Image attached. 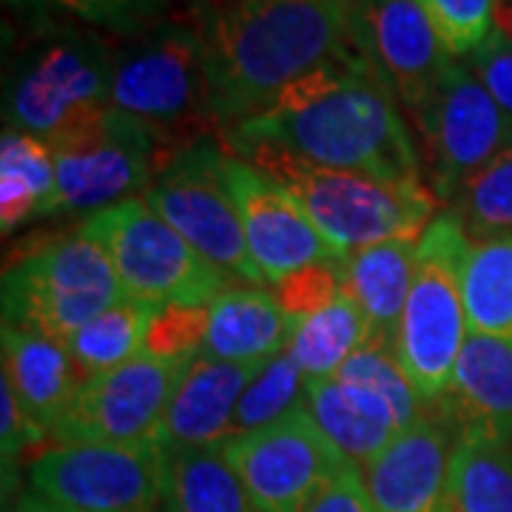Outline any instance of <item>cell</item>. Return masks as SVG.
Listing matches in <instances>:
<instances>
[{
  "label": "cell",
  "mask_w": 512,
  "mask_h": 512,
  "mask_svg": "<svg viewBox=\"0 0 512 512\" xmlns=\"http://www.w3.org/2000/svg\"><path fill=\"white\" fill-rule=\"evenodd\" d=\"M222 143H259L325 168L359 171L390 183H421L419 148L399 100L356 55L350 40L268 106L228 128Z\"/></svg>",
  "instance_id": "cell-1"
},
{
  "label": "cell",
  "mask_w": 512,
  "mask_h": 512,
  "mask_svg": "<svg viewBox=\"0 0 512 512\" xmlns=\"http://www.w3.org/2000/svg\"><path fill=\"white\" fill-rule=\"evenodd\" d=\"M356 0H214L200 3L208 106L225 134L293 80L342 52Z\"/></svg>",
  "instance_id": "cell-2"
},
{
  "label": "cell",
  "mask_w": 512,
  "mask_h": 512,
  "mask_svg": "<svg viewBox=\"0 0 512 512\" xmlns=\"http://www.w3.org/2000/svg\"><path fill=\"white\" fill-rule=\"evenodd\" d=\"M117 43L66 20H26L3 69V123L55 146L111 109Z\"/></svg>",
  "instance_id": "cell-3"
},
{
  "label": "cell",
  "mask_w": 512,
  "mask_h": 512,
  "mask_svg": "<svg viewBox=\"0 0 512 512\" xmlns=\"http://www.w3.org/2000/svg\"><path fill=\"white\" fill-rule=\"evenodd\" d=\"M225 148L288 188L322 237L345 256L387 239L421 237L433 222L436 197L427 185L390 183L359 171L325 168L259 143Z\"/></svg>",
  "instance_id": "cell-4"
},
{
  "label": "cell",
  "mask_w": 512,
  "mask_h": 512,
  "mask_svg": "<svg viewBox=\"0 0 512 512\" xmlns=\"http://www.w3.org/2000/svg\"><path fill=\"white\" fill-rule=\"evenodd\" d=\"M111 109L143 120L174 151L217 137L197 20L163 18L117 43Z\"/></svg>",
  "instance_id": "cell-5"
},
{
  "label": "cell",
  "mask_w": 512,
  "mask_h": 512,
  "mask_svg": "<svg viewBox=\"0 0 512 512\" xmlns=\"http://www.w3.org/2000/svg\"><path fill=\"white\" fill-rule=\"evenodd\" d=\"M470 245L453 208L430 222L419 239L413 282L396 333V356L421 404H436L444 396L470 336L464 302Z\"/></svg>",
  "instance_id": "cell-6"
},
{
  "label": "cell",
  "mask_w": 512,
  "mask_h": 512,
  "mask_svg": "<svg viewBox=\"0 0 512 512\" xmlns=\"http://www.w3.org/2000/svg\"><path fill=\"white\" fill-rule=\"evenodd\" d=\"M120 299L123 285L86 225L29 248L3 274V322L55 342H66Z\"/></svg>",
  "instance_id": "cell-7"
},
{
  "label": "cell",
  "mask_w": 512,
  "mask_h": 512,
  "mask_svg": "<svg viewBox=\"0 0 512 512\" xmlns=\"http://www.w3.org/2000/svg\"><path fill=\"white\" fill-rule=\"evenodd\" d=\"M123 285V293L148 308H208L231 276L174 231L143 197L103 208L83 222Z\"/></svg>",
  "instance_id": "cell-8"
},
{
  "label": "cell",
  "mask_w": 512,
  "mask_h": 512,
  "mask_svg": "<svg viewBox=\"0 0 512 512\" xmlns=\"http://www.w3.org/2000/svg\"><path fill=\"white\" fill-rule=\"evenodd\" d=\"M55 191L43 217L103 211L131 197H143L165 163L177 154L143 120L106 109L74 128L55 146Z\"/></svg>",
  "instance_id": "cell-9"
},
{
  "label": "cell",
  "mask_w": 512,
  "mask_h": 512,
  "mask_svg": "<svg viewBox=\"0 0 512 512\" xmlns=\"http://www.w3.org/2000/svg\"><path fill=\"white\" fill-rule=\"evenodd\" d=\"M305 407L339 453L359 467L421 416L419 393L387 342H370L333 376L311 379Z\"/></svg>",
  "instance_id": "cell-10"
},
{
  "label": "cell",
  "mask_w": 512,
  "mask_h": 512,
  "mask_svg": "<svg viewBox=\"0 0 512 512\" xmlns=\"http://www.w3.org/2000/svg\"><path fill=\"white\" fill-rule=\"evenodd\" d=\"M225 160L228 151L217 137H202L165 163L143 200L231 279L265 285L225 180Z\"/></svg>",
  "instance_id": "cell-11"
},
{
  "label": "cell",
  "mask_w": 512,
  "mask_h": 512,
  "mask_svg": "<svg viewBox=\"0 0 512 512\" xmlns=\"http://www.w3.org/2000/svg\"><path fill=\"white\" fill-rule=\"evenodd\" d=\"M32 493L72 512H165V450L140 444H55L29 467Z\"/></svg>",
  "instance_id": "cell-12"
},
{
  "label": "cell",
  "mask_w": 512,
  "mask_h": 512,
  "mask_svg": "<svg viewBox=\"0 0 512 512\" xmlns=\"http://www.w3.org/2000/svg\"><path fill=\"white\" fill-rule=\"evenodd\" d=\"M222 453L262 512H305L348 464L305 402L268 427L225 441Z\"/></svg>",
  "instance_id": "cell-13"
},
{
  "label": "cell",
  "mask_w": 512,
  "mask_h": 512,
  "mask_svg": "<svg viewBox=\"0 0 512 512\" xmlns=\"http://www.w3.org/2000/svg\"><path fill=\"white\" fill-rule=\"evenodd\" d=\"M413 117L436 200H453L481 165L512 143V120L461 60H450L436 92Z\"/></svg>",
  "instance_id": "cell-14"
},
{
  "label": "cell",
  "mask_w": 512,
  "mask_h": 512,
  "mask_svg": "<svg viewBox=\"0 0 512 512\" xmlns=\"http://www.w3.org/2000/svg\"><path fill=\"white\" fill-rule=\"evenodd\" d=\"M191 362H168L143 350L126 365L86 379L49 439L57 444L157 441L168 402Z\"/></svg>",
  "instance_id": "cell-15"
},
{
  "label": "cell",
  "mask_w": 512,
  "mask_h": 512,
  "mask_svg": "<svg viewBox=\"0 0 512 512\" xmlns=\"http://www.w3.org/2000/svg\"><path fill=\"white\" fill-rule=\"evenodd\" d=\"M350 46L410 114L430 100L453 60L421 0H356Z\"/></svg>",
  "instance_id": "cell-16"
},
{
  "label": "cell",
  "mask_w": 512,
  "mask_h": 512,
  "mask_svg": "<svg viewBox=\"0 0 512 512\" xmlns=\"http://www.w3.org/2000/svg\"><path fill=\"white\" fill-rule=\"evenodd\" d=\"M225 180L245 228L248 251L268 285L316 262L348 259L322 237L316 222L288 188L231 151L225 160Z\"/></svg>",
  "instance_id": "cell-17"
},
{
  "label": "cell",
  "mask_w": 512,
  "mask_h": 512,
  "mask_svg": "<svg viewBox=\"0 0 512 512\" xmlns=\"http://www.w3.org/2000/svg\"><path fill=\"white\" fill-rule=\"evenodd\" d=\"M453 427L419 416L362 467L376 512H444Z\"/></svg>",
  "instance_id": "cell-18"
},
{
  "label": "cell",
  "mask_w": 512,
  "mask_h": 512,
  "mask_svg": "<svg viewBox=\"0 0 512 512\" xmlns=\"http://www.w3.org/2000/svg\"><path fill=\"white\" fill-rule=\"evenodd\" d=\"M441 419L456 436L512 441V345L470 333L450 384L439 399Z\"/></svg>",
  "instance_id": "cell-19"
},
{
  "label": "cell",
  "mask_w": 512,
  "mask_h": 512,
  "mask_svg": "<svg viewBox=\"0 0 512 512\" xmlns=\"http://www.w3.org/2000/svg\"><path fill=\"white\" fill-rule=\"evenodd\" d=\"M262 365H234L200 353L185 367L177 384L163 424L160 447L163 450H205L222 447L228 439L231 416L237 410L245 387L254 382Z\"/></svg>",
  "instance_id": "cell-20"
},
{
  "label": "cell",
  "mask_w": 512,
  "mask_h": 512,
  "mask_svg": "<svg viewBox=\"0 0 512 512\" xmlns=\"http://www.w3.org/2000/svg\"><path fill=\"white\" fill-rule=\"evenodd\" d=\"M299 322L262 285H237L208 305L202 353L234 365H265L291 348Z\"/></svg>",
  "instance_id": "cell-21"
},
{
  "label": "cell",
  "mask_w": 512,
  "mask_h": 512,
  "mask_svg": "<svg viewBox=\"0 0 512 512\" xmlns=\"http://www.w3.org/2000/svg\"><path fill=\"white\" fill-rule=\"evenodd\" d=\"M3 379L12 384L29 416L52 436L55 421L83 387V373L63 342L35 330L3 325Z\"/></svg>",
  "instance_id": "cell-22"
},
{
  "label": "cell",
  "mask_w": 512,
  "mask_h": 512,
  "mask_svg": "<svg viewBox=\"0 0 512 512\" xmlns=\"http://www.w3.org/2000/svg\"><path fill=\"white\" fill-rule=\"evenodd\" d=\"M421 237L387 239L353 251L342 262V293L365 313L373 342L396 348L407 293L413 282V265Z\"/></svg>",
  "instance_id": "cell-23"
},
{
  "label": "cell",
  "mask_w": 512,
  "mask_h": 512,
  "mask_svg": "<svg viewBox=\"0 0 512 512\" xmlns=\"http://www.w3.org/2000/svg\"><path fill=\"white\" fill-rule=\"evenodd\" d=\"M165 512H262L222 447L165 450Z\"/></svg>",
  "instance_id": "cell-24"
},
{
  "label": "cell",
  "mask_w": 512,
  "mask_h": 512,
  "mask_svg": "<svg viewBox=\"0 0 512 512\" xmlns=\"http://www.w3.org/2000/svg\"><path fill=\"white\" fill-rule=\"evenodd\" d=\"M444 512H512V441L456 436Z\"/></svg>",
  "instance_id": "cell-25"
},
{
  "label": "cell",
  "mask_w": 512,
  "mask_h": 512,
  "mask_svg": "<svg viewBox=\"0 0 512 512\" xmlns=\"http://www.w3.org/2000/svg\"><path fill=\"white\" fill-rule=\"evenodd\" d=\"M55 151L49 143L3 128L0 140V225L15 231L23 222L40 220L55 191Z\"/></svg>",
  "instance_id": "cell-26"
},
{
  "label": "cell",
  "mask_w": 512,
  "mask_h": 512,
  "mask_svg": "<svg viewBox=\"0 0 512 512\" xmlns=\"http://www.w3.org/2000/svg\"><path fill=\"white\" fill-rule=\"evenodd\" d=\"M154 313L157 308H148L126 296L69 336L63 345L83 379L100 376L140 356L146 348V333Z\"/></svg>",
  "instance_id": "cell-27"
},
{
  "label": "cell",
  "mask_w": 512,
  "mask_h": 512,
  "mask_svg": "<svg viewBox=\"0 0 512 512\" xmlns=\"http://www.w3.org/2000/svg\"><path fill=\"white\" fill-rule=\"evenodd\" d=\"M370 342L373 330L367 325L365 313L342 293L330 308L299 322L288 353L308 379H325Z\"/></svg>",
  "instance_id": "cell-28"
},
{
  "label": "cell",
  "mask_w": 512,
  "mask_h": 512,
  "mask_svg": "<svg viewBox=\"0 0 512 512\" xmlns=\"http://www.w3.org/2000/svg\"><path fill=\"white\" fill-rule=\"evenodd\" d=\"M470 333L512 345V239L473 242L464 265Z\"/></svg>",
  "instance_id": "cell-29"
},
{
  "label": "cell",
  "mask_w": 512,
  "mask_h": 512,
  "mask_svg": "<svg viewBox=\"0 0 512 512\" xmlns=\"http://www.w3.org/2000/svg\"><path fill=\"white\" fill-rule=\"evenodd\" d=\"M470 242L512 239V143L481 165L450 200Z\"/></svg>",
  "instance_id": "cell-30"
},
{
  "label": "cell",
  "mask_w": 512,
  "mask_h": 512,
  "mask_svg": "<svg viewBox=\"0 0 512 512\" xmlns=\"http://www.w3.org/2000/svg\"><path fill=\"white\" fill-rule=\"evenodd\" d=\"M26 20H66L103 35L134 37L160 23L171 0H6Z\"/></svg>",
  "instance_id": "cell-31"
},
{
  "label": "cell",
  "mask_w": 512,
  "mask_h": 512,
  "mask_svg": "<svg viewBox=\"0 0 512 512\" xmlns=\"http://www.w3.org/2000/svg\"><path fill=\"white\" fill-rule=\"evenodd\" d=\"M308 382L311 379L305 376L302 367L293 362L288 350L271 362H265L254 376V382L245 387L237 410L231 416V427H228V439L225 441L254 433L259 427H268L282 416H288L293 407L305 402Z\"/></svg>",
  "instance_id": "cell-32"
},
{
  "label": "cell",
  "mask_w": 512,
  "mask_h": 512,
  "mask_svg": "<svg viewBox=\"0 0 512 512\" xmlns=\"http://www.w3.org/2000/svg\"><path fill=\"white\" fill-rule=\"evenodd\" d=\"M444 52L467 60L498 26V0H421Z\"/></svg>",
  "instance_id": "cell-33"
},
{
  "label": "cell",
  "mask_w": 512,
  "mask_h": 512,
  "mask_svg": "<svg viewBox=\"0 0 512 512\" xmlns=\"http://www.w3.org/2000/svg\"><path fill=\"white\" fill-rule=\"evenodd\" d=\"M205 330H208V308L168 305L154 313L143 350L168 362H191L202 353Z\"/></svg>",
  "instance_id": "cell-34"
},
{
  "label": "cell",
  "mask_w": 512,
  "mask_h": 512,
  "mask_svg": "<svg viewBox=\"0 0 512 512\" xmlns=\"http://www.w3.org/2000/svg\"><path fill=\"white\" fill-rule=\"evenodd\" d=\"M342 262H316L276 282L274 296L288 316L302 322L313 313L330 308L342 296Z\"/></svg>",
  "instance_id": "cell-35"
},
{
  "label": "cell",
  "mask_w": 512,
  "mask_h": 512,
  "mask_svg": "<svg viewBox=\"0 0 512 512\" xmlns=\"http://www.w3.org/2000/svg\"><path fill=\"white\" fill-rule=\"evenodd\" d=\"M501 111L512 120V37L495 26L487 43L464 60Z\"/></svg>",
  "instance_id": "cell-36"
},
{
  "label": "cell",
  "mask_w": 512,
  "mask_h": 512,
  "mask_svg": "<svg viewBox=\"0 0 512 512\" xmlns=\"http://www.w3.org/2000/svg\"><path fill=\"white\" fill-rule=\"evenodd\" d=\"M3 427H0V447H3V467H9L12 461H18L23 450L35 447L43 439H49V433L37 424L29 410L23 407L18 393L12 390V384L3 379Z\"/></svg>",
  "instance_id": "cell-37"
},
{
  "label": "cell",
  "mask_w": 512,
  "mask_h": 512,
  "mask_svg": "<svg viewBox=\"0 0 512 512\" xmlns=\"http://www.w3.org/2000/svg\"><path fill=\"white\" fill-rule=\"evenodd\" d=\"M305 512H376L359 464H348Z\"/></svg>",
  "instance_id": "cell-38"
},
{
  "label": "cell",
  "mask_w": 512,
  "mask_h": 512,
  "mask_svg": "<svg viewBox=\"0 0 512 512\" xmlns=\"http://www.w3.org/2000/svg\"><path fill=\"white\" fill-rule=\"evenodd\" d=\"M9 512H72L66 510V507H57V504H52V501H46V498H40L37 493H23L12 504V510Z\"/></svg>",
  "instance_id": "cell-39"
}]
</instances>
